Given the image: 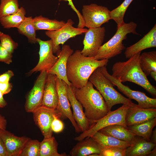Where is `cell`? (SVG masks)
<instances>
[{
	"mask_svg": "<svg viewBox=\"0 0 156 156\" xmlns=\"http://www.w3.org/2000/svg\"><path fill=\"white\" fill-rule=\"evenodd\" d=\"M101 73L108 79L114 86L128 98L136 101L139 106L144 108H156V99L148 96L144 93L132 90L127 86L123 84L118 79L108 72L106 66L99 67Z\"/></svg>",
	"mask_w": 156,
	"mask_h": 156,
	"instance_id": "obj_7",
	"label": "cell"
},
{
	"mask_svg": "<svg viewBox=\"0 0 156 156\" xmlns=\"http://www.w3.org/2000/svg\"><path fill=\"white\" fill-rule=\"evenodd\" d=\"M40 142L37 140L27 141L23 148L19 156H39Z\"/></svg>",
	"mask_w": 156,
	"mask_h": 156,
	"instance_id": "obj_33",
	"label": "cell"
},
{
	"mask_svg": "<svg viewBox=\"0 0 156 156\" xmlns=\"http://www.w3.org/2000/svg\"><path fill=\"white\" fill-rule=\"evenodd\" d=\"M26 12L25 8L21 7L16 12L0 18V23L5 28H17L24 20Z\"/></svg>",
	"mask_w": 156,
	"mask_h": 156,
	"instance_id": "obj_28",
	"label": "cell"
},
{
	"mask_svg": "<svg viewBox=\"0 0 156 156\" xmlns=\"http://www.w3.org/2000/svg\"><path fill=\"white\" fill-rule=\"evenodd\" d=\"M130 143V146L126 148L127 156H148L156 146V144L137 135L134 137Z\"/></svg>",
	"mask_w": 156,
	"mask_h": 156,
	"instance_id": "obj_22",
	"label": "cell"
},
{
	"mask_svg": "<svg viewBox=\"0 0 156 156\" xmlns=\"http://www.w3.org/2000/svg\"><path fill=\"white\" fill-rule=\"evenodd\" d=\"M19 9L18 0H1L0 18L14 13Z\"/></svg>",
	"mask_w": 156,
	"mask_h": 156,
	"instance_id": "obj_32",
	"label": "cell"
},
{
	"mask_svg": "<svg viewBox=\"0 0 156 156\" xmlns=\"http://www.w3.org/2000/svg\"><path fill=\"white\" fill-rule=\"evenodd\" d=\"M34 121L39 128L44 138L52 136L51 125L55 116L61 117V114L57 109H52L41 106L32 113Z\"/></svg>",
	"mask_w": 156,
	"mask_h": 156,
	"instance_id": "obj_12",
	"label": "cell"
},
{
	"mask_svg": "<svg viewBox=\"0 0 156 156\" xmlns=\"http://www.w3.org/2000/svg\"><path fill=\"white\" fill-rule=\"evenodd\" d=\"M67 84L64 81L56 77V86L58 103L56 109L61 114V118L68 119L74 127L75 132H81L75 121L71 109V106L67 92Z\"/></svg>",
	"mask_w": 156,
	"mask_h": 156,
	"instance_id": "obj_14",
	"label": "cell"
},
{
	"mask_svg": "<svg viewBox=\"0 0 156 156\" xmlns=\"http://www.w3.org/2000/svg\"><path fill=\"white\" fill-rule=\"evenodd\" d=\"M126 148L113 147L103 149L100 156H126Z\"/></svg>",
	"mask_w": 156,
	"mask_h": 156,
	"instance_id": "obj_35",
	"label": "cell"
},
{
	"mask_svg": "<svg viewBox=\"0 0 156 156\" xmlns=\"http://www.w3.org/2000/svg\"><path fill=\"white\" fill-rule=\"evenodd\" d=\"M102 148L92 137L79 141L70 152L71 156H89L94 153L99 155Z\"/></svg>",
	"mask_w": 156,
	"mask_h": 156,
	"instance_id": "obj_21",
	"label": "cell"
},
{
	"mask_svg": "<svg viewBox=\"0 0 156 156\" xmlns=\"http://www.w3.org/2000/svg\"><path fill=\"white\" fill-rule=\"evenodd\" d=\"M148 156H156V146L151 150L150 153L148 155Z\"/></svg>",
	"mask_w": 156,
	"mask_h": 156,
	"instance_id": "obj_45",
	"label": "cell"
},
{
	"mask_svg": "<svg viewBox=\"0 0 156 156\" xmlns=\"http://www.w3.org/2000/svg\"><path fill=\"white\" fill-rule=\"evenodd\" d=\"M7 121L5 117L0 114V129H6Z\"/></svg>",
	"mask_w": 156,
	"mask_h": 156,
	"instance_id": "obj_42",
	"label": "cell"
},
{
	"mask_svg": "<svg viewBox=\"0 0 156 156\" xmlns=\"http://www.w3.org/2000/svg\"><path fill=\"white\" fill-rule=\"evenodd\" d=\"M14 75L13 72L9 70L0 75V83L9 82L10 79Z\"/></svg>",
	"mask_w": 156,
	"mask_h": 156,
	"instance_id": "obj_40",
	"label": "cell"
},
{
	"mask_svg": "<svg viewBox=\"0 0 156 156\" xmlns=\"http://www.w3.org/2000/svg\"><path fill=\"white\" fill-rule=\"evenodd\" d=\"M106 30L105 27L90 28L85 33L83 41V48L81 53L89 57H94L104 39Z\"/></svg>",
	"mask_w": 156,
	"mask_h": 156,
	"instance_id": "obj_11",
	"label": "cell"
},
{
	"mask_svg": "<svg viewBox=\"0 0 156 156\" xmlns=\"http://www.w3.org/2000/svg\"></svg>",
	"mask_w": 156,
	"mask_h": 156,
	"instance_id": "obj_48",
	"label": "cell"
},
{
	"mask_svg": "<svg viewBox=\"0 0 156 156\" xmlns=\"http://www.w3.org/2000/svg\"><path fill=\"white\" fill-rule=\"evenodd\" d=\"M46 71L40 72L32 88L26 97L25 109L27 112L32 113L41 106L44 88L47 75Z\"/></svg>",
	"mask_w": 156,
	"mask_h": 156,
	"instance_id": "obj_13",
	"label": "cell"
},
{
	"mask_svg": "<svg viewBox=\"0 0 156 156\" xmlns=\"http://www.w3.org/2000/svg\"><path fill=\"white\" fill-rule=\"evenodd\" d=\"M56 77L55 75L48 73L44 88L41 106L52 109H56L58 103Z\"/></svg>",
	"mask_w": 156,
	"mask_h": 156,
	"instance_id": "obj_19",
	"label": "cell"
},
{
	"mask_svg": "<svg viewBox=\"0 0 156 156\" xmlns=\"http://www.w3.org/2000/svg\"><path fill=\"white\" fill-rule=\"evenodd\" d=\"M156 47V24L138 42L127 47L125 52L126 58L129 59L145 49Z\"/></svg>",
	"mask_w": 156,
	"mask_h": 156,
	"instance_id": "obj_20",
	"label": "cell"
},
{
	"mask_svg": "<svg viewBox=\"0 0 156 156\" xmlns=\"http://www.w3.org/2000/svg\"><path fill=\"white\" fill-rule=\"evenodd\" d=\"M93 86L89 80L80 88L71 86L76 98L84 108L86 116L93 125L110 112L103 97Z\"/></svg>",
	"mask_w": 156,
	"mask_h": 156,
	"instance_id": "obj_3",
	"label": "cell"
},
{
	"mask_svg": "<svg viewBox=\"0 0 156 156\" xmlns=\"http://www.w3.org/2000/svg\"><path fill=\"white\" fill-rule=\"evenodd\" d=\"M32 16L25 17L21 24L17 28L20 34L26 36L29 42L31 44L37 43L36 30L34 25Z\"/></svg>",
	"mask_w": 156,
	"mask_h": 156,
	"instance_id": "obj_29",
	"label": "cell"
},
{
	"mask_svg": "<svg viewBox=\"0 0 156 156\" xmlns=\"http://www.w3.org/2000/svg\"><path fill=\"white\" fill-rule=\"evenodd\" d=\"M130 106L123 104L116 110L110 111L106 116L96 121L87 131L75 137L74 140L79 141L87 137H92L101 129L113 125H120L128 128L125 119L127 111Z\"/></svg>",
	"mask_w": 156,
	"mask_h": 156,
	"instance_id": "obj_6",
	"label": "cell"
},
{
	"mask_svg": "<svg viewBox=\"0 0 156 156\" xmlns=\"http://www.w3.org/2000/svg\"><path fill=\"white\" fill-rule=\"evenodd\" d=\"M37 41L40 45L39 59L36 65L27 73L31 75L38 72L48 71L54 65L58 57L54 55L53 44L51 39L44 41L37 38Z\"/></svg>",
	"mask_w": 156,
	"mask_h": 156,
	"instance_id": "obj_10",
	"label": "cell"
},
{
	"mask_svg": "<svg viewBox=\"0 0 156 156\" xmlns=\"http://www.w3.org/2000/svg\"><path fill=\"white\" fill-rule=\"evenodd\" d=\"M67 96L73 110V115L77 125L82 132L88 130L93 125L87 119L83 110V107L76 98L71 86L67 85Z\"/></svg>",
	"mask_w": 156,
	"mask_h": 156,
	"instance_id": "obj_17",
	"label": "cell"
},
{
	"mask_svg": "<svg viewBox=\"0 0 156 156\" xmlns=\"http://www.w3.org/2000/svg\"><path fill=\"white\" fill-rule=\"evenodd\" d=\"M151 77L153 78L155 81H156V71L151 72L150 74Z\"/></svg>",
	"mask_w": 156,
	"mask_h": 156,
	"instance_id": "obj_46",
	"label": "cell"
},
{
	"mask_svg": "<svg viewBox=\"0 0 156 156\" xmlns=\"http://www.w3.org/2000/svg\"><path fill=\"white\" fill-rule=\"evenodd\" d=\"M59 1H68V5L70 6V8L76 13L79 19V22L77 25V27L79 28H83L85 27L84 21L83 18L82 14L80 13L75 7L72 0H59Z\"/></svg>",
	"mask_w": 156,
	"mask_h": 156,
	"instance_id": "obj_38",
	"label": "cell"
},
{
	"mask_svg": "<svg viewBox=\"0 0 156 156\" xmlns=\"http://www.w3.org/2000/svg\"><path fill=\"white\" fill-rule=\"evenodd\" d=\"M74 50L68 45H63L62 50L57 56L58 59L56 62L47 72L56 76L57 78L64 81L69 86L71 83L68 80L66 74V66L69 57L73 53Z\"/></svg>",
	"mask_w": 156,
	"mask_h": 156,
	"instance_id": "obj_18",
	"label": "cell"
},
{
	"mask_svg": "<svg viewBox=\"0 0 156 156\" xmlns=\"http://www.w3.org/2000/svg\"><path fill=\"white\" fill-rule=\"evenodd\" d=\"M74 22L69 19L60 29L55 30L47 31L46 35L51 38L53 44V51L57 56L61 51L60 45H63L70 38L85 33L87 29L75 27L73 26Z\"/></svg>",
	"mask_w": 156,
	"mask_h": 156,
	"instance_id": "obj_8",
	"label": "cell"
},
{
	"mask_svg": "<svg viewBox=\"0 0 156 156\" xmlns=\"http://www.w3.org/2000/svg\"></svg>",
	"mask_w": 156,
	"mask_h": 156,
	"instance_id": "obj_47",
	"label": "cell"
},
{
	"mask_svg": "<svg viewBox=\"0 0 156 156\" xmlns=\"http://www.w3.org/2000/svg\"><path fill=\"white\" fill-rule=\"evenodd\" d=\"M0 44L3 47L10 53H12L16 49L18 44L9 35L0 31Z\"/></svg>",
	"mask_w": 156,
	"mask_h": 156,
	"instance_id": "obj_34",
	"label": "cell"
},
{
	"mask_svg": "<svg viewBox=\"0 0 156 156\" xmlns=\"http://www.w3.org/2000/svg\"><path fill=\"white\" fill-rule=\"evenodd\" d=\"M13 88L12 83L8 82L7 83H0V91L3 95L9 93Z\"/></svg>",
	"mask_w": 156,
	"mask_h": 156,
	"instance_id": "obj_39",
	"label": "cell"
},
{
	"mask_svg": "<svg viewBox=\"0 0 156 156\" xmlns=\"http://www.w3.org/2000/svg\"><path fill=\"white\" fill-rule=\"evenodd\" d=\"M156 117V108H144L133 103L127 110L125 122L128 127L146 122Z\"/></svg>",
	"mask_w": 156,
	"mask_h": 156,
	"instance_id": "obj_15",
	"label": "cell"
},
{
	"mask_svg": "<svg viewBox=\"0 0 156 156\" xmlns=\"http://www.w3.org/2000/svg\"><path fill=\"white\" fill-rule=\"evenodd\" d=\"M33 23L36 30H45L53 31L58 29L62 27L66 22L56 19H51L40 15L33 18Z\"/></svg>",
	"mask_w": 156,
	"mask_h": 156,
	"instance_id": "obj_26",
	"label": "cell"
},
{
	"mask_svg": "<svg viewBox=\"0 0 156 156\" xmlns=\"http://www.w3.org/2000/svg\"><path fill=\"white\" fill-rule=\"evenodd\" d=\"M151 137V138L150 139V141L156 144V129H155L152 131Z\"/></svg>",
	"mask_w": 156,
	"mask_h": 156,
	"instance_id": "obj_44",
	"label": "cell"
},
{
	"mask_svg": "<svg viewBox=\"0 0 156 156\" xmlns=\"http://www.w3.org/2000/svg\"><path fill=\"white\" fill-rule=\"evenodd\" d=\"M0 137L3 140L8 156H19L30 138L18 137L5 129H0Z\"/></svg>",
	"mask_w": 156,
	"mask_h": 156,
	"instance_id": "obj_16",
	"label": "cell"
},
{
	"mask_svg": "<svg viewBox=\"0 0 156 156\" xmlns=\"http://www.w3.org/2000/svg\"><path fill=\"white\" fill-rule=\"evenodd\" d=\"M140 66L147 77L152 71H156V51L144 52L140 54L139 60Z\"/></svg>",
	"mask_w": 156,
	"mask_h": 156,
	"instance_id": "obj_30",
	"label": "cell"
},
{
	"mask_svg": "<svg viewBox=\"0 0 156 156\" xmlns=\"http://www.w3.org/2000/svg\"><path fill=\"white\" fill-rule=\"evenodd\" d=\"M133 0H124L117 7L110 11L111 19L114 20L117 24V27L125 22L124 17L128 7Z\"/></svg>",
	"mask_w": 156,
	"mask_h": 156,
	"instance_id": "obj_31",
	"label": "cell"
},
{
	"mask_svg": "<svg viewBox=\"0 0 156 156\" xmlns=\"http://www.w3.org/2000/svg\"><path fill=\"white\" fill-rule=\"evenodd\" d=\"M156 125V117L141 123L128 126V128L136 135L150 141L153 129Z\"/></svg>",
	"mask_w": 156,
	"mask_h": 156,
	"instance_id": "obj_25",
	"label": "cell"
},
{
	"mask_svg": "<svg viewBox=\"0 0 156 156\" xmlns=\"http://www.w3.org/2000/svg\"><path fill=\"white\" fill-rule=\"evenodd\" d=\"M92 137L99 144L103 149L113 147L127 148L130 145L129 142L106 135L99 131L95 133Z\"/></svg>",
	"mask_w": 156,
	"mask_h": 156,
	"instance_id": "obj_24",
	"label": "cell"
},
{
	"mask_svg": "<svg viewBox=\"0 0 156 156\" xmlns=\"http://www.w3.org/2000/svg\"><path fill=\"white\" fill-rule=\"evenodd\" d=\"M110 11L107 8L95 3L83 6L82 16L85 27L98 28L111 19Z\"/></svg>",
	"mask_w": 156,
	"mask_h": 156,
	"instance_id": "obj_9",
	"label": "cell"
},
{
	"mask_svg": "<svg viewBox=\"0 0 156 156\" xmlns=\"http://www.w3.org/2000/svg\"><path fill=\"white\" fill-rule=\"evenodd\" d=\"M109 60H97L94 57L83 55L77 50L69 57L66 74L71 86L80 88L85 86L93 72L97 68L107 65Z\"/></svg>",
	"mask_w": 156,
	"mask_h": 156,
	"instance_id": "obj_1",
	"label": "cell"
},
{
	"mask_svg": "<svg viewBox=\"0 0 156 156\" xmlns=\"http://www.w3.org/2000/svg\"><path fill=\"white\" fill-rule=\"evenodd\" d=\"M60 117L55 116L51 125V129L53 132L59 133L62 132L64 128V125L60 120Z\"/></svg>",
	"mask_w": 156,
	"mask_h": 156,
	"instance_id": "obj_36",
	"label": "cell"
},
{
	"mask_svg": "<svg viewBox=\"0 0 156 156\" xmlns=\"http://www.w3.org/2000/svg\"><path fill=\"white\" fill-rule=\"evenodd\" d=\"M141 53L136 54L127 61L115 63L112 67L111 75L122 83L129 81L135 83L155 97L156 87L151 84L140 66L139 60Z\"/></svg>",
	"mask_w": 156,
	"mask_h": 156,
	"instance_id": "obj_2",
	"label": "cell"
},
{
	"mask_svg": "<svg viewBox=\"0 0 156 156\" xmlns=\"http://www.w3.org/2000/svg\"><path fill=\"white\" fill-rule=\"evenodd\" d=\"M0 156H8L4 143L0 137Z\"/></svg>",
	"mask_w": 156,
	"mask_h": 156,
	"instance_id": "obj_41",
	"label": "cell"
},
{
	"mask_svg": "<svg viewBox=\"0 0 156 156\" xmlns=\"http://www.w3.org/2000/svg\"><path fill=\"white\" fill-rule=\"evenodd\" d=\"M58 143L55 138H44L40 142L39 156H67L64 153L61 154L58 152Z\"/></svg>",
	"mask_w": 156,
	"mask_h": 156,
	"instance_id": "obj_27",
	"label": "cell"
},
{
	"mask_svg": "<svg viewBox=\"0 0 156 156\" xmlns=\"http://www.w3.org/2000/svg\"><path fill=\"white\" fill-rule=\"evenodd\" d=\"M89 80L101 94L109 111L116 105L122 104L131 105L133 103L131 99L125 97L115 89L113 84L101 73L99 68L93 72Z\"/></svg>",
	"mask_w": 156,
	"mask_h": 156,
	"instance_id": "obj_5",
	"label": "cell"
},
{
	"mask_svg": "<svg viewBox=\"0 0 156 156\" xmlns=\"http://www.w3.org/2000/svg\"><path fill=\"white\" fill-rule=\"evenodd\" d=\"M12 53L0 44V62L10 64L12 62Z\"/></svg>",
	"mask_w": 156,
	"mask_h": 156,
	"instance_id": "obj_37",
	"label": "cell"
},
{
	"mask_svg": "<svg viewBox=\"0 0 156 156\" xmlns=\"http://www.w3.org/2000/svg\"><path fill=\"white\" fill-rule=\"evenodd\" d=\"M3 96L0 91V108H3L7 105V102L4 98Z\"/></svg>",
	"mask_w": 156,
	"mask_h": 156,
	"instance_id": "obj_43",
	"label": "cell"
},
{
	"mask_svg": "<svg viewBox=\"0 0 156 156\" xmlns=\"http://www.w3.org/2000/svg\"><path fill=\"white\" fill-rule=\"evenodd\" d=\"M137 25L131 21L125 23L117 27L114 36L107 42L100 47L94 57L97 60H109L120 54L125 49L123 41L127 38V35L132 33L139 35L136 31Z\"/></svg>",
	"mask_w": 156,
	"mask_h": 156,
	"instance_id": "obj_4",
	"label": "cell"
},
{
	"mask_svg": "<svg viewBox=\"0 0 156 156\" xmlns=\"http://www.w3.org/2000/svg\"><path fill=\"white\" fill-rule=\"evenodd\" d=\"M106 135L130 142L136 135L128 128L118 124L109 125L99 131Z\"/></svg>",
	"mask_w": 156,
	"mask_h": 156,
	"instance_id": "obj_23",
	"label": "cell"
}]
</instances>
